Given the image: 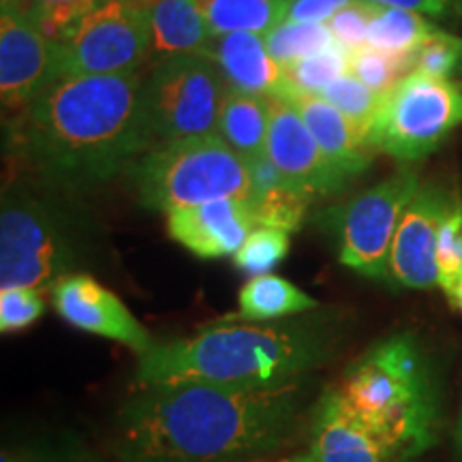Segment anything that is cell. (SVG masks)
<instances>
[{"mask_svg": "<svg viewBox=\"0 0 462 462\" xmlns=\"http://www.w3.org/2000/svg\"><path fill=\"white\" fill-rule=\"evenodd\" d=\"M340 398L402 462L437 441L439 404L429 364L409 334L379 340L346 368Z\"/></svg>", "mask_w": 462, "mask_h": 462, "instance_id": "277c9868", "label": "cell"}, {"mask_svg": "<svg viewBox=\"0 0 462 462\" xmlns=\"http://www.w3.org/2000/svg\"><path fill=\"white\" fill-rule=\"evenodd\" d=\"M321 97H326V99L330 101L334 107L340 109L346 118H351L354 123L360 125L362 129L368 133V137H371L373 120L379 112L383 95L368 88L366 84H362L360 79L354 78V75L346 73L343 78H338L337 82L328 86V88H323Z\"/></svg>", "mask_w": 462, "mask_h": 462, "instance_id": "f546056e", "label": "cell"}, {"mask_svg": "<svg viewBox=\"0 0 462 462\" xmlns=\"http://www.w3.org/2000/svg\"><path fill=\"white\" fill-rule=\"evenodd\" d=\"M289 245H291L289 231L257 227L248 234L245 245L234 255V262L245 274H270V270L287 257Z\"/></svg>", "mask_w": 462, "mask_h": 462, "instance_id": "f1b7e54d", "label": "cell"}, {"mask_svg": "<svg viewBox=\"0 0 462 462\" xmlns=\"http://www.w3.org/2000/svg\"><path fill=\"white\" fill-rule=\"evenodd\" d=\"M340 340L334 317L306 313L248 326L206 328L195 337L154 345L140 356V388L178 381L276 388L326 364Z\"/></svg>", "mask_w": 462, "mask_h": 462, "instance_id": "3957f363", "label": "cell"}, {"mask_svg": "<svg viewBox=\"0 0 462 462\" xmlns=\"http://www.w3.org/2000/svg\"><path fill=\"white\" fill-rule=\"evenodd\" d=\"M385 7H401L415 14L437 17V20L462 24V0H371Z\"/></svg>", "mask_w": 462, "mask_h": 462, "instance_id": "e575fe53", "label": "cell"}, {"mask_svg": "<svg viewBox=\"0 0 462 462\" xmlns=\"http://www.w3.org/2000/svg\"><path fill=\"white\" fill-rule=\"evenodd\" d=\"M45 302L39 289L7 287L0 289V332L14 334L31 328L42 319Z\"/></svg>", "mask_w": 462, "mask_h": 462, "instance_id": "d6a6232c", "label": "cell"}, {"mask_svg": "<svg viewBox=\"0 0 462 462\" xmlns=\"http://www.w3.org/2000/svg\"><path fill=\"white\" fill-rule=\"evenodd\" d=\"M107 0H26L32 20L51 42H65L75 28Z\"/></svg>", "mask_w": 462, "mask_h": 462, "instance_id": "83f0119b", "label": "cell"}, {"mask_svg": "<svg viewBox=\"0 0 462 462\" xmlns=\"http://www.w3.org/2000/svg\"><path fill=\"white\" fill-rule=\"evenodd\" d=\"M95 255L86 223L50 189L11 182L0 208V289L51 291Z\"/></svg>", "mask_w": 462, "mask_h": 462, "instance_id": "5b68a950", "label": "cell"}, {"mask_svg": "<svg viewBox=\"0 0 462 462\" xmlns=\"http://www.w3.org/2000/svg\"><path fill=\"white\" fill-rule=\"evenodd\" d=\"M420 184L418 171L402 167L346 204L340 218L338 251L346 268L374 281L390 279L396 229Z\"/></svg>", "mask_w": 462, "mask_h": 462, "instance_id": "30bf717a", "label": "cell"}, {"mask_svg": "<svg viewBox=\"0 0 462 462\" xmlns=\"http://www.w3.org/2000/svg\"><path fill=\"white\" fill-rule=\"evenodd\" d=\"M253 227L251 201L221 199L167 212V234L201 259L236 255Z\"/></svg>", "mask_w": 462, "mask_h": 462, "instance_id": "9a60e30c", "label": "cell"}, {"mask_svg": "<svg viewBox=\"0 0 462 462\" xmlns=\"http://www.w3.org/2000/svg\"><path fill=\"white\" fill-rule=\"evenodd\" d=\"M449 302H452L456 309L460 310L462 313V274H460V279H458V282H456V287H454V291L449 293Z\"/></svg>", "mask_w": 462, "mask_h": 462, "instance_id": "8d00e7d4", "label": "cell"}, {"mask_svg": "<svg viewBox=\"0 0 462 462\" xmlns=\"http://www.w3.org/2000/svg\"><path fill=\"white\" fill-rule=\"evenodd\" d=\"M154 51L143 0H107L56 43V78L137 71Z\"/></svg>", "mask_w": 462, "mask_h": 462, "instance_id": "9c48e42d", "label": "cell"}, {"mask_svg": "<svg viewBox=\"0 0 462 462\" xmlns=\"http://www.w3.org/2000/svg\"><path fill=\"white\" fill-rule=\"evenodd\" d=\"M413 56L415 54H390L373 45H364L360 50L349 51V73L368 88L385 95L404 75L413 71Z\"/></svg>", "mask_w": 462, "mask_h": 462, "instance_id": "4316f807", "label": "cell"}, {"mask_svg": "<svg viewBox=\"0 0 462 462\" xmlns=\"http://www.w3.org/2000/svg\"><path fill=\"white\" fill-rule=\"evenodd\" d=\"M460 195L441 184H420L398 225L390 253V281L407 289L439 285L437 246L443 223Z\"/></svg>", "mask_w": 462, "mask_h": 462, "instance_id": "7c38bea8", "label": "cell"}, {"mask_svg": "<svg viewBox=\"0 0 462 462\" xmlns=\"http://www.w3.org/2000/svg\"><path fill=\"white\" fill-rule=\"evenodd\" d=\"M56 462H99V460L86 454H71V456H62V458H58Z\"/></svg>", "mask_w": 462, "mask_h": 462, "instance_id": "74e56055", "label": "cell"}, {"mask_svg": "<svg viewBox=\"0 0 462 462\" xmlns=\"http://www.w3.org/2000/svg\"><path fill=\"white\" fill-rule=\"evenodd\" d=\"M263 42L270 56L281 67H285L300 60V58L328 50L330 45L337 43V39H334L326 22L315 24V22L285 20L279 26H274L268 34H263Z\"/></svg>", "mask_w": 462, "mask_h": 462, "instance_id": "cb8c5ba5", "label": "cell"}, {"mask_svg": "<svg viewBox=\"0 0 462 462\" xmlns=\"http://www.w3.org/2000/svg\"><path fill=\"white\" fill-rule=\"evenodd\" d=\"M142 88L137 71L51 79L15 125L22 161L62 190L112 180L150 150Z\"/></svg>", "mask_w": 462, "mask_h": 462, "instance_id": "7a4b0ae2", "label": "cell"}, {"mask_svg": "<svg viewBox=\"0 0 462 462\" xmlns=\"http://www.w3.org/2000/svg\"><path fill=\"white\" fill-rule=\"evenodd\" d=\"M159 54H204L212 37L210 0H143Z\"/></svg>", "mask_w": 462, "mask_h": 462, "instance_id": "d6986e66", "label": "cell"}, {"mask_svg": "<svg viewBox=\"0 0 462 462\" xmlns=\"http://www.w3.org/2000/svg\"><path fill=\"white\" fill-rule=\"evenodd\" d=\"M435 32L437 28L421 14L379 5L368 28V45L390 54H415Z\"/></svg>", "mask_w": 462, "mask_h": 462, "instance_id": "603a6c76", "label": "cell"}, {"mask_svg": "<svg viewBox=\"0 0 462 462\" xmlns=\"http://www.w3.org/2000/svg\"><path fill=\"white\" fill-rule=\"evenodd\" d=\"M131 176L142 206L165 215L210 201L255 198L248 163L218 133L150 148L131 167Z\"/></svg>", "mask_w": 462, "mask_h": 462, "instance_id": "8992f818", "label": "cell"}, {"mask_svg": "<svg viewBox=\"0 0 462 462\" xmlns=\"http://www.w3.org/2000/svg\"><path fill=\"white\" fill-rule=\"evenodd\" d=\"M221 69L229 88L248 95L287 97V79L282 67L270 56L263 34L229 32L215 37L204 50Z\"/></svg>", "mask_w": 462, "mask_h": 462, "instance_id": "ac0fdd59", "label": "cell"}, {"mask_svg": "<svg viewBox=\"0 0 462 462\" xmlns=\"http://www.w3.org/2000/svg\"><path fill=\"white\" fill-rule=\"evenodd\" d=\"M377 7L379 5L371 3V0H354L345 9H340L338 14H334L326 24L334 34V39H337V43L349 51L368 45V28H371L373 17L377 14Z\"/></svg>", "mask_w": 462, "mask_h": 462, "instance_id": "836d02e7", "label": "cell"}, {"mask_svg": "<svg viewBox=\"0 0 462 462\" xmlns=\"http://www.w3.org/2000/svg\"><path fill=\"white\" fill-rule=\"evenodd\" d=\"M456 441H458V449L462 454V411H460V421H458V430H456Z\"/></svg>", "mask_w": 462, "mask_h": 462, "instance_id": "f35d334b", "label": "cell"}, {"mask_svg": "<svg viewBox=\"0 0 462 462\" xmlns=\"http://www.w3.org/2000/svg\"><path fill=\"white\" fill-rule=\"evenodd\" d=\"M229 84L206 54H170L143 82L142 109L150 148L218 133Z\"/></svg>", "mask_w": 462, "mask_h": 462, "instance_id": "52a82bcc", "label": "cell"}, {"mask_svg": "<svg viewBox=\"0 0 462 462\" xmlns=\"http://www.w3.org/2000/svg\"><path fill=\"white\" fill-rule=\"evenodd\" d=\"M238 306V313L227 317L229 323L289 319V317L313 313L319 309V302L282 276L259 274L240 289Z\"/></svg>", "mask_w": 462, "mask_h": 462, "instance_id": "ffe728a7", "label": "cell"}, {"mask_svg": "<svg viewBox=\"0 0 462 462\" xmlns=\"http://www.w3.org/2000/svg\"><path fill=\"white\" fill-rule=\"evenodd\" d=\"M310 199L313 198L300 193L289 182L259 190L251 201L257 227H274L293 234L302 227Z\"/></svg>", "mask_w": 462, "mask_h": 462, "instance_id": "484cf974", "label": "cell"}, {"mask_svg": "<svg viewBox=\"0 0 462 462\" xmlns=\"http://www.w3.org/2000/svg\"><path fill=\"white\" fill-rule=\"evenodd\" d=\"M270 131V97L229 88L221 109L218 135L246 163L265 157Z\"/></svg>", "mask_w": 462, "mask_h": 462, "instance_id": "44dd1931", "label": "cell"}, {"mask_svg": "<svg viewBox=\"0 0 462 462\" xmlns=\"http://www.w3.org/2000/svg\"><path fill=\"white\" fill-rule=\"evenodd\" d=\"M304 118L326 157L354 180L373 161L374 150L368 133L360 125L332 106L326 97L315 92H293L285 97Z\"/></svg>", "mask_w": 462, "mask_h": 462, "instance_id": "e0dca14e", "label": "cell"}, {"mask_svg": "<svg viewBox=\"0 0 462 462\" xmlns=\"http://www.w3.org/2000/svg\"><path fill=\"white\" fill-rule=\"evenodd\" d=\"M282 73H285L287 79V97L293 95V92L321 95L323 88H328L338 78L349 73V50L343 48L340 43H334L328 50L300 58L291 65H285Z\"/></svg>", "mask_w": 462, "mask_h": 462, "instance_id": "d4e9b609", "label": "cell"}, {"mask_svg": "<svg viewBox=\"0 0 462 462\" xmlns=\"http://www.w3.org/2000/svg\"><path fill=\"white\" fill-rule=\"evenodd\" d=\"M300 401L302 381L146 385L120 407L112 448L120 462H242L287 441Z\"/></svg>", "mask_w": 462, "mask_h": 462, "instance_id": "6da1fadb", "label": "cell"}, {"mask_svg": "<svg viewBox=\"0 0 462 462\" xmlns=\"http://www.w3.org/2000/svg\"><path fill=\"white\" fill-rule=\"evenodd\" d=\"M309 454L315 462H402L356 418L337 388L323 392L317 404Z\"/></svg>", "mask_w": 462, "mask_h": 462, "instance_id": "2e32d148", "label": "cell"}, {"mask_svg": "<svg viewBox=\"0 0 462 462\" xmlns=\"http://www.w3.org/2000/svg\"><path fill=\"white\" fill-rule=\"evenodd\" d=\"M265 157L282 178L309 198L332 195L351 180L326 157L304 118L287 99L270 97V131Z\"/></svg>", "mask_w": 462, "mask_h": 462, "instance_id": "4fadbf2b", "label": "cell"}, {"mask_svg": "<svg viewBox=\"0 0 462 462\" xmlns=\"http://www.w3.org/2000/svg\"><path fill=\"white\" fill-rule=\"evenodd\" d=\"M437 268L439 287L449 296L462 274V199L456 201L439 234Z\"/></svg>", "mask_w": 462, "mask_h": 462, "instance_id": "1f68e13d", "label": "cell"}, {"mask_svg": "<svg viewBox=\"0 0 462 462\" xmlns=\"http://www.w3.org/2000/svg\"><path fill=\"white\" fill-rule=\"evenodd\" d=\"M462 125V86L454 79L411 71L381 99L371 146L401 163H415Z\"/></svg>", "mask_w": 462, "mask_h": 462, "instance_id": "ba28073f", "label": "cell"}, {"mask_svg": "<svg viewBox=\"0 0 462 462\" xmlns=\"http://www.w3.org/2000/svg\"><path fill=\"white\" fill-rule=\"evenodd\" d=\"M51 302L56 313L78 330L116 340L137 356H143L154 346L146 328L95 276L75 273L60 279L51 287Z\"/></svg>", "mask_w": 462, "mask_h": 462, "instance_id": "5bb4252c", "label": "cell"}, {"mask_svg": "<svg viewBox=\"0 0 462 462\" xmlns=\"http://www.w3.org/2000/svg\"><path fill=\"white\" fill-rule=\"evenodd\" d=\"M413 71L441 79L462 75V39L443 31L430 34L415 51Z\"/></svg>", "mask_w": 462, "mask_h": 462, "instance_id": "4dcf8cb0", "label": "cell"}, {"mask_svg": "<svg viewBox=\"0 0 462 462\" xmlns=\"http://www.w3.org/2000/svg\"><path fill=\"white\" fill-rule=\"evenodd\" d=\"M289 0H210L212 37L229 32L268 34L287 20Z\"/></svg>", "mask_w": 462, "mask_h": 462, "instance_id": "7402d4cb", "label": "cell"}, {"mask_svg": "<svg viewBox=\"0 0 462 462\" xmlns=\"http://www.w3.org/2000/svg\"><path fill=\"white\" fill-rule=\"evenodd\" d=\"M0 15L3 107L22 114L56 79V43L32 20L26 0H3Z\"/></svg>", "mask_w": 462, "mask_h": 462, "instance_id": "8fae6325", "label": "cell"}, {"mask_svg": "<svg viewBox=\"0 0 462 462\" xmlns=\"http://www.w3.org/2000/svg\"><path fill=\"white\" fill-rule=\"evenodd\" d=\"M354 0H289L287 20L291 22H315L323 24Z\"/></svg>", "mask_w": 462, "mask_h": 462, "instance_id": "d590c367", "label": "cell"}]
</instances>
